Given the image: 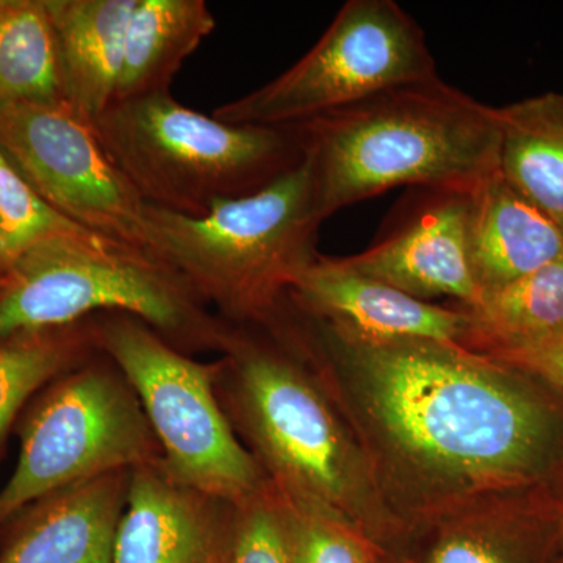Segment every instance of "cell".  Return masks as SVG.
Returning a JSON list of instances; mask_svg holds the SVG:
<instances>
[{
	"label": "cell",
	"mask_w": 563,
	"mask_h": 563,
	"mask_svg": "<svg viewBox=\"0 0 563 563\" xmlns=\"http://www.w3.org/2000/svg\"><path fill=\"white\" fill-rule=\"evenodd\" d=\"M285 317L361 444L404 533L550 503L563 476V407L514 366L435 340H362L296 309Z\"/></svg>",
	"instance_id": "6da1fadb"
},
{
	"label": "cell",
	"mask_w": 563,
	"mask_h": 563,
	"mask_svg": "<svg viewBox=\"0 0 563 563\" xmlns=\"http://www.w3.org/2000/svg\"><path fill=\"white\" fill-rule=\"evenodd\" d=\"M214 393L277 490L331 515L374 548L402 536L372 470L284 314L225 325Z\"/></svg>",
	"instance_id": "7a4b0ae2"
},
{
	"label": "cell",
	"mask_w": 563,
	"mask_h": 563,
	"mask_svg": "<svg viewBox=\"0 0 563 563\" xmlns=\"http://www.w3.org/2000/svg\"><path fill=\"white\" fill-rule=\"evenodd\" d=\"M87 235L96 233L52 209L0 150V274L46 240Z\"/></svg>",
	"instance_id": "603a6c76"
},
{
	"label": "cell",
	"mask_w": 563,
	"mask_h": 563,
	"mask_svg": "<svg viewBox=\"0 0 563 563\" xmlns=\"http://www.w3.org/2000/svg\"><path fill=\"white\" fill-rule=\"evenodd\" d=\"M225 563H291L284 501L272 483L235 504Z\"/></svg>",
	"instance_id": "d4e9b609"
},
{
	"label": "cell",
	"mask_w": 563,
	"mask_h": 563,
	"mask_svg": "<svg viewBox=\"0 0 563 563\" xmlns=\"http://www.w3.org/2000/svg\"><path fill=\"white\" fill-rule=\"evenodd\" d=\"M296 309L362 340L422 339L463 347L472 318L461 306L420 301L363 276L343 257L318 254L292 285Z\"/></svg>",
	"instance_id": "4fadbf2b"
},
{
	"label": "cell",
	"mask_w": 563,
	"mask_h": 563,
	"mask_svg": "<svg viewBox=\"0 0 563 563\" xmlns=\"http://www.w3.org/2000/svg\"><path fill=\"white\" fill-rule=\"evenodd\" d=\"M65 101L46 0H0V107Z\"/></svg>",
	"instance_id": "7402d4cb"
},
{
	"label": "cell",
	"mask_w": 563,
	"mask_h": 563,
	"mask_svg": "<svg viewBox=\"0 0 563 563\" xmlns=\"http://www.w3.org/2000/svg\"><path fill=\"white\" fill-rule=\"evenodd\" d=\"M473 190L409 188L365 251L343 257L363 276L431 302L453 298L476 306L481 292L470 263Z\"/></svg>",
	"instance_id": "8fae6325"
},
{
	"label": "cell",
	"mask_w": 563,
	"mask_h": 563,
	"mask_svg": "<svg viewBox=\"0 0 563 563\" xmlns=\"http://www.w3.org/2000/svg\"><path fill=\"white\" fill-rule=\"evenodd\" d=\"M0 150L63 217L146 251V203L110 161L95 124L68 102L0 107Z\"/></svg>",
	"instance_id": "30bf717a"
},
{
	"label": "cell",
	"mask_w": 563,
	"mask_h": 563,
	"mask_svg": "<svg viewBox=\"0 0 563 563\" xmlns=\"http://www.w3.org/2000/svg\"><path fill=\"white\" fill-rule=\"evenodd\" d=\"M16 432L20 459L0 490V529L47 493L163 457L139 396L102 352L44 387Z\"/></svg>",
	"instance_id": "52a82bcc"
},
{
	"label": "cell",
	"mask_w": 563,
	"mask_h": 563,
	"mask_svg": "<svg viewBox=\"0 0 563 563\" xmlns=\"http://www.w3.org/2000/svg\"><path fill=\"white\" fill-rule=\"evenodd\" d=\"M365 563H376V555H373V558H369L368 561Z\"/></svg>",
	"instance_id": "83f0119b"
},
{
	"label": "cell",
	"mask_w": 563,
	"mask_h": 563,
	"mask_svg": "<svg viewBox=\"0 0 563 563\" xmlns=\"http://www.w3.org/2000/svg\"><path fill=\"white\" fill-rule=\"evenodd\" d=\"M563 393V335L521 350L487 355Z\"/></svg>",
	"instance_id": "484cf974"
},
{
	"label": "cell",
	"mask_w": 563,
	"mask_h": 563,
	"mask_svg": "<svg viewBox=\"0 0 563 563\" xmlns=\"http://www.w3.org/2000/svg\"><path fill=\"white\" fill-rule=\"evenodd\" d=\"M99 352L91 318L0 342V455L11 428L32 399Z\"/></svg>",
	"instance_id": "44dd1931"
},
{
	"label": "cell",
	"mask_w": 563,
	"mask_h": 563,
	"mask_svg": "<svg viewBox=\"0 0 563 563\" xmlns=\"http://www.w3.org/2000/svg\"><path fill=\"white\" fill-rule=\"evenodd\" d=\"M279 492V490H277ZM280 493L291 563H365L376 548L313 504Z\"/></svg>",
	"instance_id": "cb8c5ba5"
},
{
	"label": "cell",
	"mask_w": 563,
	"mask_h": 563,
	"mask_svg": "<svg viewBox=\"0 0 563 563\" xmlns=\"http://www.w3.org/2000/svg\"><path fill=\"white\" fill-rule=\"evenodd\" d=\"M133 470L58 488L0 529V563H114Z\"/></svg>",
	"instance_id": "5bb4252c"
},
{
	"label": "cell",
	"mask_w": 563,
	"mask_h": 563,
	"mask_svg": "<svg viewBox=\"0 0 563 563\" xmlns=\"http://www.w3.org/2000/svg\"><path fill=\"white\" fill-rule=\"evenodd\" d=\"M139 0H46L65 101L95 121L117 96L129 22Z\"/></svg>",
	"instance_id": "2e32d148"
},
{
	"label": "cell",
	"mask_w": 563,
	"mask_h": 563,
	"mask_svg": "<svg viewBox=\"0 0 563 563\" xmlns=\"http://www.w3.org/2000/svg\"><path fill=\"white\" fill-rule=\"evenodd\" d=\"M91 325L139 396L173 479L233 504L269 483L222 412L214 362L195 361L132 314L98 313Z\"/></svg>",
	"instance_id": "ba28073f"
},
{
	"label": "cell",
	"mask_w": 563,
	"mask_h": 563,
	"mask_svg": "<svg viewBox=\"0 0 563 563\" xmlns=\"http://www.w3.org/2000/svg\"><path fill=\"white\" fill-rule=\"evenodd\" d=\"M95 128L146 206L188 218L263 190L303 158L295 125L231 124L172 92L113 102Z\"/></svg>",
	"instance_id": "8992f818"
},
{
	"label": "cell",
	"mask_w": 563,
	"mask_h": 563,
	"mask_svg": "<svg viewBox=\"0 0 563 563\" xmlns=\"http://www.w3.org/2000/svg\"><path fill=\"white\" fill-rule=\"evenodd\" d=\"M465 310L472 328L463 347L477 354L521 350L562 336L563 255Z\"/></svg>",
	"instance_id": "ffe728a7"
},
{
	"label": "cell",
	"mask_w": 563,
	"mask_h": 563,
	"mask_svg": "<svg viewBox=\"0 0 563 563\" xmlns=\"http://www.w3.org/2000/svg\"><path fill=\"white\" fill-rule=\"evenodd\" d=\"M217 29L206 0H139L114 102L172 92L174 77Z\"/></svg>",
	"instance_id": "e0dca14e"
},
{
	"label": "cell",
	"mask_w": 563,
	"mask_h": 563,
	"mask_svg": "<svg viewBox=\"0 0 563 563\" xmlns=\"http://www.w3.org/2000/svg\"><path fill=\"white\" fill-rule=\"evenodd\" d=\"M426 563H548L558 547L555 503L496 507L446 521Z\"/></svg>",
	"instance_id": "d6986e66"
},
{
	"label": "cell",
	"mask_w": 563,
	"mask_h": 563,
	"mask_svg": "<svg viewBox=\"0 0 563 563\" xmlns=\"http://www.w3.org/2000/svg\"><path fill=\"white\" fill-rule=\"evenodd\" d=\"M555 509H558V526H559L558 548H559V550H561L562 561H563V498L559 499L558 504H555Z\"/></svg>",
	"instance_id": "4316f807"
},
{
	"label": "cell",
	"mask_w": 563,
	"mask_h": 563,
	"mask_svg": "<svg viewBox=\"0 0 563 563\" xmlns=\"http://www.w3.org/2000/svg\"><path fill=\"white\" fill-rule=\"evenodd\" d=\"M440 76L420 24L395 0H347L276 79L218 107L231 124H299L399 85Z\"/></svg>",
	"instance_id": "9c48e42d"
},
{
	"label": "cell",
	"mask_w": 563,
	"mask_h": 563,
	"mask_svg": "<svg viewBox=\"0 0 563 563\" xmlns=\"http://www.w3.org/2000/svg\"><path fill=\"white\" fill-rule=\"evenodd\" d=\"M306 158L268 187L188 218L146 207V251L231 324L268 320L318 257L322 224Z\"/></svg>",
	"instance_id": "277c9868"
},
{
	"label": "cell",
	"mask_w": 563,
	"mask_h": 563,
	"mask_svg": "<svg viewBox=\"0 0 563 563\" xmlns=\"http://www.w3.org/2000/svg\"><path fill=\"white\" fill-rule=\"evenodd\" d=\"M499 176L563 232V92L498 107Z\"/></svg>",
	"instance_id": "ac0fdd59"
},
{
	"label": "cell",
	"mask_w": 563,
	"mask_h": 563,
	"mask_svg": "<svg viewBox=\"0 0 563 563\" xmlns=\"http://www.w3.org/2000/svg\"><path fill=\"white\" fill-rule=\"evenodd\" d=\"M235 504L173 479L162 462L133 470L114 563H225Z\"/></svg>",
	"instance_id": "7c38bea8"
},
{
	"label": "cell",
	"mask_w": 563,
	"mask_h": 563,
	"mask_svg": "<svg viewBox=\"0 0 563 563\" xmlns=\"http://www.w3.org/2000/svg\"><path fill=\"white\" fill-rule=\"evenodd\" d=\"M292 125L322 221L393 188L474 190L499 172L498 107L440 76Z\"/></svg>",
	"instance_id": "3957f363"
},
{
	"label": "cell",
	"mask_w": 563,
	"mask_h": 563,
	"mask_svg": "<svg viewBox=\"0 0 563 563\" xmlns=\"http://www.w3.org/2000/svg\"><path fill=\"white\" fill-rule=\"evenodd\" d=\"M468 236L481 301L563 255L561 229L514 190L499 172L472 192Z\"/></svg>",
	"instance_id": "9a60e30c"
},
{
	"label": "cell",
	"mask_w": 563,
	"mask_h": 563,
	"mask_svg": "<svg viewBox=\"0 0 563 563\" xmlns=\"http://www.w3.org/2000/svg\"><path fill=\"white\" fill-rule=\"evenodd\" d=\"M113 312L188 355L220 354L228 325L172 266L101 235L46 240L0 274V342Z\"/></svg>",
	"instance_id": "5b68a950"
}]
</instances>
